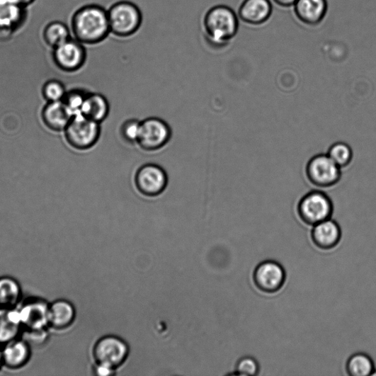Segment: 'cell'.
Instances as JSON below:
<instances>
[{"label":"cell","mask_w":376,"mask_h":376,"mask_svg":"<svg viewBox=\"0 0 376 376\" xmlns=\"http://www.w3.org/2000/svg\"><path fill=\"white\" fill-rule=\"evenodd\" d=\"M72 30L75 39L84 45L103 42L110 33L108 11L98 5L83 6L72 16Z\"/></svg>","instance_id":"cell-1"},{"label":"cell","mask_w":376,"mask_h":376,"mask_svg":"<svg viewBox=\"0 0 376 376\" xmlns=\"http://www.w3.org/2000/svg\"><path fill=\"white\" fill-rule=\"evenodd\" d=\"M207 40L215 49L227 47L239 30V17L231 8L224 5L210 8L204 18Z\"/></svg>","instance_id":"cell-2"},{"label":"cell","mask_w":376,"mask_h":376,"mask_svg":"<svg viewBox=\"0 0 376 376\" xmlns=\"http://www.w3.org/2000/svg\"><path fill=\"white\" fill-rule=\"evenodd\" d=\"M108 13L110 33L118 37H130L137 33L142 26V11L130 1L115 4L108 11Z\"/></svg>","instance_id":"cell-3"},{"label":"cell","mask_w":376,"mask_h":376,"mask_svg":"<svg viewBox=\"0 0 376 376\" xmlns=\"http://www.w3.org/2000/svg\"><path fill=\"white\" fill-rule=\"evenodd\" d=\"M65 130L67 142L79 150L93 147L100 139L101 134V124L82 113L75 114Z\"/></svg>","instance_id":"cell-4"},{"label":"cell","mask_w":376,"mask_h":376,"mask_svg":"<svg viewBox=\"0 0 376 376\" xmlns=\"http://www.w3.org/2000/svg\"><path fill=\"white\" fill-rule=\"evenodd\" d=\"M130 348L127 343L118 336H103L94 346L93 355L96 364L115 370L128 358Z\"/></svg>","instance_id":"cell-5"},{"label":"cell","mask_w":376,"mask_h":376,"mask_svg":"<svg viewBox=\"0 0 376 376\" xmlns=\"http://www.w3.org/2000/svg\"><path fill=\"white\" fill-rule=\"evenodd\" d=\"M332 212L333 205L330 198L320 191H312L305 195L298 206L300 219L310 226L329 220Z\"/></svg>","instance_id":"cell-6"},{"label":"cell","mask_w":376,"mask_h":376,"mask_svg":"<svg viewBox=\"0 0 376 376\" xmlns=\"http://www.w3.org/2000/svg\"><path fill=\"white\" fill-rule=\"evenodd\" d=\"M169 125L159 118H148L141 122L137 144L146 152H155L164 148L170 141Z\"/></svg>","instance_id":"cell-7"},{"label":"cell","mask_w":376,"mask_h":376,"mask_svg":"<svg viewBox=\"0 0 376 376\" xmlns=\"http://www.w3.org/2000/svg\"><path fill=\"white\" fill-rule=\"evenodd\" d=\"M306 171L311 183L319 188L334 186L341 178V168L328 154H319L311 158Z\"/></svg>","instance_id":"cell-8"},{"label":"cell","mask_w":376,"mask_h":376,"mask_svg":"<svg viewBox=\"0 0 376 376\" xmlns=\"http://www.w3.org/2000/svg\"><path fill=\"white\" fill-rule=\"evenodd\" d=\"M136 189L147 197L162 194L168 186V176L160 166L149 164L137 169L135 176Z\"/></svg>","instance_id":"cell-9"},{"label":"cell","mask_w":376,"mask_h":376,"mask_svg":"<svg viewBox=\"0 0 376 376\" xmlns=\"http://www.w3.org/2000/svg\"><path fill=\"white\" fill-rule=\"evenodd\" d=\"M286 273L283 267L275 261H266L257 266L253 280L257 289L272 294L278 292L285 285Z\"/></svg>","instance_id":"cell-10"},{"label":"cell","mask_w":376,"mask_h":376,"mask_svg":"<svg viewBox=\"0 0 376 376\" xmlns=\"http://www.w3.org/2000/svg\"><path fill=\"white\" fill-rule=\"evenodd\" d=\"M86 57L84 44L72 38L53 50L55 63L61 69L69 72L81 69L86 63Z\"/></svg>","instance_id":"cell-11"},{"label":"cell","mask_w":376,"mask_h":376,"mask_svg":"<svg viewBox=\"0 0 376 376\" xmlns=\"http://www.w3.org/2000/svg\"><path fill=\"white\" fill-rule=\"evenodd\" d=\"M49 307L42 300H30L18 309L19 319L25 330L47 329L49 326Z\"/></svg>","instance_id":"cell-12"},{"label":"cell","mask_w":376,"mask_h":376,"mask_svg":"<svg viewBox=\"0 0 376 376\" xmlns=\"http://www.w3.org/2000/svg\"><path fill=\"white\" fill-rule=\"evenodd\" d=\"M328 8L327 0H297L293 10L300 23L308 27H316L324 21Z\"/></svg>","instance_id":"cell-13"},{"label":"cell","mask_w":376,"mask_h":376,"mask_svg":"<svg viewBox=\"0 0 376 376\" xmlns=\"http://www.w3.org/2000/svg\"><path fill=\"white\" fill-rule=\"evenodd\" d=\"M272 13L270 0H244L237 16L246 25L261 26L269 21Z\"/></svg>","instance_id":"cell-14"},{"label":"cell","mask_w":376,"mask_h":376,"mask_svg":"<svg viewBox=\"0 0 376 376\" xmlns=\"http://www.w3.org/2000/svg\"><path fill=\"white\" fill-rule=\"evenodd\" d=\"M25 7L16 0H0V33L10 34L25 23Z\"/></svg>","instance_id":"cell-15"},{"label":"cell","mask_w":376,"mask_h":376,"mask_svg":"<svg viewBox=\"0 0 376 376\" xmlns=\"http://www.w3.org/2000/svg\"><path fill=\"white\" fill-rule=\"evenodd\" d=\"M311 239L319 249H332L338 245L341 239V227L338 223L329 219L313 226Z\"/></svg>","instance_id":"cell-16"},{"label":"cell","mask_w":376,"mask_h":376,"mask_svg":"<svg viewBox=\"0 0 376 376\" xmlns=\"http://www.w3.org/2000/svg\"><path fill=\"white\" fill-rule=\"evenodd\" d=\"M74 115L63 101L51 102L45 107L42 113L45 125L56 131L66 129Z\"/></svg>","instance_id":"cell-17"},{"label":"cell","mask_w":376,"mask_h":376,"mask_svg":"<svg viewBox=\"0 0 376 376\" xmlns=\"http://www.w3.org/2000/svg\"><path fill=\"white\" fill-rule=\"evenodd\" d=\"M22 329L18 309L0 308V345L17 339Z\"/></svg>","instance_id":"cell-18"},{"label":"cell","mask_w":376,"mask_h":376,"mask_svg":"<svg viewBox=\"0 0 376 376\" xmlns=\"http://www.w3.org/2000/svg\"><path fill=\"white\" fill-rule=\"evenodd\" d=\"M30 347L24 340L16 339L3 349L4 365L11 369L24 367L30 358Z\"/></svg>","instance_id":"cell-19"},{"label":"cell","mask_w":376,"mask_h":376,"mask_svg":"<svg viewBox=\"0 0 376 376\" xmlns=\"http://www.w3.org/2000/svg\"><path fill=\"white\" fill-rule=\"evenodd\" d=\"M76 312L69 302L59 300L49 307V326L57 329L69 327L75 319Z\"/></svg>","instance_id":"cell-20"},{"label":"cell","mask_w":376,"mask_h":376,"mask_svg":"<svg viewBox=\"0 0 376 376\" xmlns=\"http://www.w3.org/2000/svg\"><path fill=\"white\" fill-rule=\"evenodd\" d=\"M110 111L107 98L100 93L87 94L81 113L98 123L106 120Z\"/></svg>","instance_id":"cell-21"},{"label":"cell","mask_w":376,"mask_h":376,"mask_svg":"<svg viewBox=\"0 0 376 376\" xmlns=\"http://www.w3.org/2000/svg\"><path fill=\"white\" fill-rule=\"evenodd\" d=\"M21 295V287L16 280L10 277L0 278V308H14Z\"/></svg>","instance_id":"cell-22"},{"label":"cell","mask_w":376,"mask_h":376,"mask_svg":"<svg viewBox=\"0 0 376 376\" xmlns=\"http://www.w3.org/2000/svg\"><path fill=\"white\" fill-rule=\"evenodd\" d=\"M70 30L68 26L60 21H53L45 28L43 30V40L53 49L61 45L71 38Z\"/></svg>","instance_id":"cell-23"},{"label":"cell","mask_w":376,"mask_h":376,"mask_svg":"<svg viewBox=\"0 0 376 376\" xmlns=\"http://www.w3.org/2000/svg\"><path fill=\"white\" fill-rule=\"evenodd\" d=\"M346 372L351 376H369L375 371L374 363L364 353L352 355L346 363Z\"/></svg>","instance_id":"cell-24"},{"label":"cell","mask_w":376,"mask_h":376,"mask_svg":"<svg viewBox=\"0 0 376 376\" xmlns=\"http://www.w3.org/2000/svg\"><path fill=\"white\" fill-rule=\"evenodd\" d=\"M328 156L334 163L341 169L351 164L353 158V152L348 144L338 142L330 147Z\"/></svg>","instance_id":"cell-25"},{"label":"cell","mask_w":376,"mask_h":376,"mask_svg":"<svg viewBox=\"0 0 376 376\" xmlns=\"http://www.w3.org/2000/svg\"><path fill=\"white\" fill-rule=\"evenodd\" d=\"M235 372L237 375L255 376L258 375L260 366L255 359L251 356H245L237 362Z\"/></svg>","instance_id":"cell-26"},{"label":"cell","mask_w":376,"mask_h":376,"mask_svg":"<svg viewBox=\"0 0 376 376\" xmlns=\"http://www.w3.org/2000/svg\"><path fill=\"white\" fill-rule=\"evenodd\" d=\"M141 122L136 120H129L123 123L120 129V134L123 139L129 144H137L139 135Z\"/></svg>","instance_id":"cell-27"},{"label":"cell","mask_w":376,"mask_h":376,"mask_svg":"<svg viewBox=\"0 0 376 376\" xmlns=\"http://www.w3.org/2000/svg\"><path fill=\"white\" fill-rule=\"evenodd\" d=\"M43 94L51 102L62 101L66 95L64 86L60 82L51 81L45 84Z\"/></svg>","instance_id":"cell-28"},{"label":"cell","mask_w":376,"mask_h":376,"mask_svg":"<svg viewBox=\"0 0 376 376\" xmlns=\"http://www.w3.org/2000/svg\"><path fill=\"white\" fill-rule=\"evenodd\" d=\"M86 96L87 94L82 91H73L66 93L63 102L74 115L81 113Z\"/></svg>","instance_id":"cell-29"},{"label":"cell","mask_w":376,"mask_h":376,"mask_svg":"<svg viewBox=\"0 0 376 376\" xmlns=\"http://www.w3.org/2000/svg\"><path fill=\"white\" fill-rule=\"evenodd\" d=\"M47 338L46 329L30 331L25 330L24 341L30 342L34 345L42 343Z\"/></svg>","instance_id":"cell-30"},{"label":"cell","mask_w":376,"mask_h":376,"mask_svg":"<svg viewBox=\"0 0 376 376\" xmlns=\"http://www.w3.org/2000/svg\"><path fill=\"white\" fill-rule=\"evenodd\" d=\"M114 372L115 370L113 369H110L108 367H106L101 365H98V364H96V365L95 366V369H94V373L97 375H101V376L112 375L114 374Z\"/></svg>","instance_id":"cell-31"},{"label":"cell","mask_w":376,"mask_h":376,"mask_svg":"<svg viewBox=\"0 0 376 376\" xmlns=\"http://www.w3.org/2000/svg\"><path fill=\"white\" fill-rule=\"evenodd\" d=\"M271 1L281 8H293L297 0H271Z\"/></svg>","instance_id":"cell-32"},{"label":"cell","mask_w":376,"mask_h":376,"mask_svg":"<svg viewBox=\"0 0 376 376\" xmlns=\"http://www.w3.org/2000/svg\"><path fill=\"white\" fill-rule=\"evenodd\" d=\"M16 1L26 8L32 5L35 1V0H16Z\"/></svg>","instance_id":"cell-33"},{"label":"cell","mask_w":376,"mask_h":376,"mask_svg":"<svg viewBox=\"0 0 376 376\" xmlns=\"http://www.w3.org/2000/svg\"><path fill=\"white\" fill-rule=\"evenodd\" d=\"M4 365L3 349L0 348V368Z\"/></svg>","instance_id":"cell-34"}]
</instances>
